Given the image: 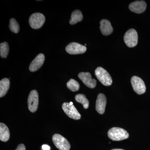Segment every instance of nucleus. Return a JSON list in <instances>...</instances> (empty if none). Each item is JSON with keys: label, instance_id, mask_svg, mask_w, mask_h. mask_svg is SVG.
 <instances>
[{"label": "nucleus", "instance_id": "f257e3e1", "mask_svg": "<svg viewBox=\"0 0 150 150\" xmlns=\"http://www.w3.org/2000/svg\"><path fill=\"white\" fill-rule=\"evenodd\" d=\"M108 136L114 141H120L126 139L129 137V133L126 130L118 127H113L108 131Z\"/></svg>", "mask_w": 150, "mask_h": 150}, {"label": "nucleus", "instance_id": "f03ea898", "mask_svg": "<svg viewBox=\"0 0 150 150\" xmlns=\"http://www.w3.org/2000/svg\"><path fill=\"white\" fill-rule=\"evenodd\" d=\"M95 74L98 79L103 85L108 86L112 84V78L107 71L102 67H98L95 71Z\"/></svg>", "mask_w": 150, "mask_h": 150}, {"label": "nucleus", "instance_id": "7ed1b4c3", "mask_svg": "<svg viewBox=\"0 0 150 150\" xmlns=\"http://www.w3.org/2000/svg\"><path fill=\"white\" fill-rule=\"evenodd\" d=\"M46 18L43 14L36 13L33 14L30 17L29 23L30 27L34 29H38L43 26Z\"/></svg>", "mask_w": 150, "mask_h": 150}, {"label": "nucleus", "instance_id": "20e7f679", "mask_svg": "<svg viewBox=\"0 0 150 150\" xmlns=\"http://www.w3.org/2000/svg\"><path fill=\"white\" fill-rule=\"evenodd\" d=\"M62 108L65 113L69 118L74 120H79L81 115L73 105V103H64L62 105Z\"/></svg>", "mask_w": 150, "mask_h": 150}, {"label": "nucleus", "instance_id": "39448f33", "mask_svg": "<svg viewBox=\"0 0 150 150\" xmlns=\"http://www.w3.org/2000/svg\"><path fill=\"white\" fill-rule=\"evenodd\" d=\"M124 42L130 48L135 47L138 44V35L134 29H130L126 33L124 36Z\"/></svg>", "mask_w": 150, "mask_h": 150}, {"label": "nucleus", "instance_id": "423d86ee", "mask_svg": "<svg viewBox=\"0 0 150 150\" xmlns=\"http://www.w3.org/2000/svg\"><path fill=\"white\" fill-rule=\"evenodd\" d=\"M53 143L60 150H70L71 145L68 140L59 134H55L52 137Z\"/></svg>", "mask_w": 150, "mask_h": 150}, {"label": "nucleus", "instance_id": "0eeeda50", "mask_svg": "<svg viewBox=\"0 0 150 150\" xmlns=\"http://www.w3.org/2000/svg\"><path fill=\"white\" fill-rule=\"evenodd\" d=\"M131 83L134 91L138 94H142L146 92V86L141 78L137 76H134L131 78Z\"/></svg>", "mask_w": 150, "mask_h": 150}, {"label": "nucleus", "instance_id": "6e6552de", "mask_svg": "<svg viewBox=\"0 0 150 150\" xmlns=\"http://www.w3.org/2000/svg\"><path fill=\"white\" fill-rule=\"evenodd\" d=\"M28 109L30 112H35L37 110L38 105V94L35 90L31 91L28 99Z\"/></svg>", "mask_w": 150, "mask_h": 150}, {"label": "nucleus", "instance_id": "1a4fd4ad", "mask_svg": "<svg viewBox=\"0 0 150 150\" xmlns=\"http://www.w3.org/2000/svg\"><path fill=\"white\" fill-rule=\"evenodd\" d=\"M86 50V46L76 42L69 43L66 48L67 53L71 55L83 54Z\"/></svg>", "mask_w": 150, "mask_h": 150}, {"label": "nucleus", "instance_id": "9d476101", "mask_svg": "<svg viewBox=\"0 0 150 150\" xmlns=\"http://www.w3.org/2000/svg\"><path fill=\"white\" fill-rule=\"evenodd\" d=\"M78 77L88 87L93 88L96 86V81L92 78L90 73L81 72L79 74Z\"/></svg>", "mask_w": 150, "mask_h": 150}, {"label": "nucleus", "instance_id": "9b49d317", "mask_svg": "<svg viewBox=\"0 0 150 150\" xmlns=\"http://www.w3.org/2000/svg\"><path fill=\"white\" fill-rule=\"evenodd\" d=\"M147 5L144 1H137L131 3L129 6L130 11L137 13L144 12L146 8Z\"/></svg>", "mask_w": 150, "mask_h": 150}, {"label": "nucleus", "instance_id": "f8f14e48", "mask_svg": "<svg viewBox=\"0 0 150 150\" xmlns=\"http://www.w3.org/2000/svg\"><path fill=\"white\" fill-rule=\"evenodd\" d=\"M107 99L103 94L100 93L98 96L96 104V109L98 113L103 114L105 111Z\"/></svg>", "mask_w": 150, "mask_h": 150}, {"label": "nucleus", "instance_id": "ddd939ff", "mask_svg": "<svg viewBox=\"0 0 150 150\" xmlns=\"http://www.w3.org/2000/svg\"><path fill=\"white\" fill-rule=\"evenodd\" d=\"M45 60V56L43 54H38L31 62L29 66V70L31 72H35L42 67Z\"/></svg>", "mask_w": 150, "mask_h": 150}, {"label": "nucleus", "instance_id": "4468645a", "mask_svg": "<svg viewBox=\"0 0 150 150\" xmlns=\"http://www.w3.org/2000/svg\"><path fill=\"white\" fill-rule=\"evenodd\" d=\"M100 29L103 35H109L113 32V28L109 21L106 19H102L100 21Z\"/></svg>", "mask_w": 150, "mask_h": 150}, {"label": "nucleus", "instance_id": "2eb2a0df", "mask_svg": "<svg viewBox=\"0 0 150 150\" xmlns=\"http://www.w3.org/2000/svg\"><path fill=\"white\" fill-rule=\"evenodd\" d=\"M10 138V131L8 127L5 124L0 123V140L3 142H6Z\"/></svg>", "mask_w": 150, "mask_h": 150}, {"label": "nucleus", "instance_id": "dca6fc26", "mask_svg": "<svg viewBox=\"0 0 150 150\" xmlns=\"http://www.w3.org/2000/svg\"><path fill=\"white\" fill-rule=\"evenodd\" d=\"M9 80L7 78L3 79L0 81V97L2 98L6 95L9 88Z\"/></svg>", "mask_w": 150, "mask_h": 150}, {"label": "nucleus", "instance_id": "f3484780", "mask_svg": "<svg viewBox=\"0 0 150 150\" xmlns=\"http://www.w3.org/2000/svg\"><path fill=\"white\" fill-rule=\"evenodd\" d=\"M83 19V16L81 11L79 10H76L73 12L71 15V18L70 20V24L74 25L79 22H80Z\"/></svg>", "mask_w": 150, "mask_h": 150}, {"label": "nucleus", "instance_id": "a211bd4d", "mask_svg": "<svg viewBox=\"0 0 150 150\" xmlns=\"http://www.w3.org/2000/svg\"><path fill=\"white\" fill-rule=\"evenodd\" d=\"M75 100L78 103H81L85 109H87L89 107V102L87 99L86 96L82 94H77L75 97Z\"/></svg>", "mask_w": 150, "mask_h": 150}, {"label": "nucleus", "instance_id": "6ab92c4d", "mask_svg": "<svg viewBox=\"0 0 150 150\" xmlns=\"http://www.w3.org/2000/svg\"><path fill=\"white\" fill-rule=\"evenodd\" d=\"M9 46L6 42H4L0 44V55L2 58H6L9 53Z\"/></svg>", "mask_w": 150, "mask_h": 150}, {"label": "nucleus", "instance_id": "aec40b11", "mask_svg": "<svg viewBox=\"0 0 150 150\" xmlns=\"http://www.w3.org/2000/svg\"><path fill=\"white\" fill-rule=\"evenodd\" d=\"M67 88L73 92L78 91L80 88L79 84L77 81L73 79H71L67 82Z\"/></svg>", "mask_w": 150, "mask_h": 150}, {"label": "nucleus", "instance_id": "412c9836", "mask_svg": "<svg viewBox=\"0 0 150 150\" xmlns=\"http://www.w3.org/2000/svg\"><path fill=\"white\" fill-rule=\"evenodd\" d=\"M9 27L11 31L14 33H18L19 31V25L15 19L13 18L11 19Z\"/></svg>", "mask_w": 150, "mask_h": 150}, {"label": "nucleus", "instance_id": "4be33fe9", "mask_svg": "<svg viewBox=\"0 0 150 150\" xmlns=\"http://www.w3.org/2000/svg\"><path fill=\"white\" fill-rule=\"evenodd\" d=\"M15 150H25V147L23 144H21L18 146Z\"/></svg>", "mask_w": 150, "mask_h": 150}, {"label": "nucleus", "instance_id": "5701e85b", "mask_svg": "<svg viewBox=\"0 0 150 150\" xmlns=\"http://www.w3.org/2000/svg\"><path fill=\"white\" fill-rule=\"evenodd\" d=\"M43 150H50V147L47 145H43L42 146Z\"/></svg>", "mask_w": 150, "mask_h": 150}, {"label": "nucleus", "instance_id": "b1692460", "mask_svg": "<svg viewBox=\"0 0 150 150\" xmlns=\"http://www.w3.org/2000/svg\"><path fill=\"white\" fill-rule=\"evenodd\" d=\"M111 150H124L123 149H113Z\"/></svg>", "mask_w": 150, "mask_h": 150}]
</instances>
